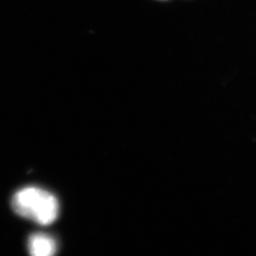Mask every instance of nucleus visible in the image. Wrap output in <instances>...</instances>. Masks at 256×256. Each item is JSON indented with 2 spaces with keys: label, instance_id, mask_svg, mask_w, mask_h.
<instances>
[{
  "label": "nucleus",
  "instance_id": "1",
  "mask_svg": "<svg viewBox=\"0 0 256 256\" xmlns=\"http://www.w3.org/2000/svg\"><path fill=\"white\" fill-rule=\"evenodd\" d=\"M12 206L18 215L44 226L54 222L59 213L56 196L38 186L18 190L12 196Z\"/></svg>",
  "mask_w": 256,
  "mask_h": 256
},
{
  "label": "nucleus",
  "instance_id": "2",
  "mask_svg": "<svg viewBox=\"0 0 256 256\" xmlns=\"http://www.w3.org/2000/svg\"><path fill=\"white\" fill-rule=\"evenodd\" d=\"M28 250L34 256H51L58 252V244L54 238L45 233H35L29 237Z\"/></svg>",
  "mask_w": 256,
  "mask_h": 256
}]
</instances>
